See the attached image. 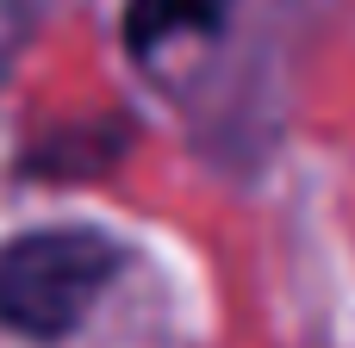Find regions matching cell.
Wrapping results in <instances>:
<instances>
[{"label": "cell", "instance_id": "1", "mask_svg": "<svg viewBox=\"0 0 355 348\" xmlns=\"http://www.w3.org/2000/svg\"><path fill=\"white\" fill-rule=\"evenodd\" d=\"M125 268V249L100 230H31L0 249V324L37 342L69 336Z\"/></svg>", "mask_w": 355, "mask_h": 348}, {"label": "cell", "instance_id": "2", "mask_svg": "<svg viewBox=\"0 0 355 348\" xmlns=\"http://www.w3.org/2000/svg\"><path fill=\"white\" fill-rule=\"evenodd\" d=\"M225 19V0H131L125 6V37L137 56L162 50L181 31H212Z\"/></svg>", "mask_w": 355, "mask_h": 348}, {"label": "cell", "instance_id": "3", "mask_svg": "<svg viewBox=\"0 0 355 348\" xmlns=\"http://www.w3.org/2000/svg\"><path fill=\"white\" fill-rule=\"evenodd\" d=\"M19 37H25V0H0V81H6V68H12Z\"/></svg>", "mask_w": 355, "mask_h": 348}]
</instances>
